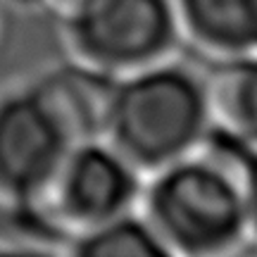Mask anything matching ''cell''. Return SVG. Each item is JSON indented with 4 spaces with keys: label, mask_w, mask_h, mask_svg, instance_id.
Instances as JSON below:
<instances>
[{
    "label": "cell",
    "mask_w": 257,
    "mask_h": 257,
    "mask_svg": "<svg viewBox=\"0 0 257 257\" xmlns=\"http://www.w3.org/2000/svg\"><path fill=\"white\" fill-rule=\"evenodd\" d=\"M110 86L64 62L0 88V214L15 226L34 231V214L67 155L100 136Z\"/></svg>",
    "instance_id": "cell-1"
},
{
    "label": "cell",
    "mask_w": 257,
    "mask_h": 257,
    "mask_svg": "<svg viewBox=\"0 0 257 257\" xmlns=\"http://www.w3.org/2000/svg\"><path fill=\"white\" fill-rule=\"evenodd\" d=\"M250 153L214 126L198 153L146 179L138 217L172 257H236L250 250L243 191Z\"/></svg>",
    "instance_id": "cell-2"
},
{
    "label": "cell",
    "mask_w": 257,
    "mask_h": 257,
    "mask_svg": "<svg viewBox=\"0 0 257 257\" xmlns=\"http://www.w3.org/2000/svg\"><path fill=\"white\" fill-rule=\"evenodd\" d=\"M212 128L207 69L181 55L112 83L100 138L148 179L198 153Z\"/></svg>",
    "instance_id": "cell-3"
},
{
    "label": "cell",
    "mask_w": 257,
    "mask_h": 257,
    "mask_svg": "<svg viewBox=\"0 0 257 257\" xmlns=\"http://www.w3.org/2000/svg\"><path fill=\"white\" fill-rule=\"evenodd\" d=\"M57 27L64 62L112 83L186 53L174 0H83Z\"/></svg>",
    "instance_id": "cell-4"
},
{
    "label": "cell",
    "mask_w": 257,
    "mask_h": 257,
    "mask_svg": "<svg viewBox=\"0 0 257 257\" xmlns=\"http://www.w3.org/2000/svg\"><path fill=\"white\" fill-rule=\"evenodd\" d=\"M146 179L100 136L76 143L34 214V231L57 243L138 214Z\"/></svg>",
    "instance_id": "cell-5"
},
{
    "label": "cell",
    "mask_w": 257,
    "mask_h": 257,
    "mask_svg": "<svg viewBox=\"0 0 257 257\" xmlns=\"http://www.w3.org/2000/svg\"><path fill=\"white\" fill-rule=\"evenodd\" d=\"M184 50L210 64L257 57V0H174Z\"/></svg>",
    "instance_id": "cell-6"
},
{
    "label": "cell",
    "mask_w": 257,
    "mask_h": 257,
    "mask_svg": "<svg viewBox=\"0 0 257 257\" xmlns=\"http://www.w3.org/2000/svg\"><path fill=\"white\" fill-rule=\"evenodd\" d=\"M214 126L257 150V57L210 64Z\"/></svg>",
    "instance_id": "cell-7"
},
{
    "label": "cell",
    "mask_w": 257,
    "mask_h": 257,
    "mask_svg": "<svg viewBox=\"0 0 257 257\" xmlns=\"http://www.w3.org/2000/svg\"><path fill=\"white\" fill-rule=\"evenodd\" d=\"M62 257H172L138 214L64 240Z\"/></svg>",
    "instance_id": "cell-8"
},
{
    "label": "cell",
    "mask_w": 257,
    "mask_h": 257,
    "mask_svg": "<svg viewBox=\"0 0 257 257\" xmlns=\"http://www.w3.org/2000/svg\"><path fill=\"white\" fill-rule=\"evenodd\" d=\"M0 257H62V243L34 231L0 236Z\"/></svg>",
    "instance_id": "cell-9"
},
{
    "label": "cell",
    "mask_w": 257,
    "mask_h": 257,
    "mask_svg": "<svg viewBox=\"0 0 257 257\" xmlns=\"http://www.w3.org/2000/svg\"><path fill=\"white\" fill-rule=\"evenodd\" d=\"M243 191H245V214H248L250 248H257V150H252L248 157Z\"/></svg>",
    "instance_id": "cell-10"
},
{
    "label": "cell",
    "mask_w": 257,
    "mask_h": 257,
    "mask_svg": "<svg viewBox=\"0 0 257 257\" xmlns=\"http://www.w3.org/2000/svg\"><path fill=\"white\" fill-rule=\"evenodd\" d=\"M83 0H43V12H50V15H55L57 19L67 15V12H72L74 8H79Z\"/></svg>",
    "instance_id": "cell-11"
},
{
    "label": "cell",
    "mask_w": 257,
    "mask_h": 257,
    "mask_svg": "<svg viewBox=\"0 0 257 257\" xmlns=\"http://www.w3.org/2000/svg\"><path fill=\"white\" fill-rule=\"evenodd\" d=\"M3 3H8L10 8L15 10H22V12H43V0H3Z\"/></svg>",
    "instance_id": "cell-12"
},
{
    "label": "cell",
    "mask_w": 257,
    "mask_h": 257,
    "mask_svg": "<svg viewBox=\"0 0 257 257\" xmlns=\"http://www.w3.org/2000/svg\"><path fill=\"white\" fill-rule=\"evenodd\" d=\"M236 257H257V252H248V250H245V252H240V255H236Z\"/></svg>",
    "instance_id": "cell-13"
}]
</instances>
